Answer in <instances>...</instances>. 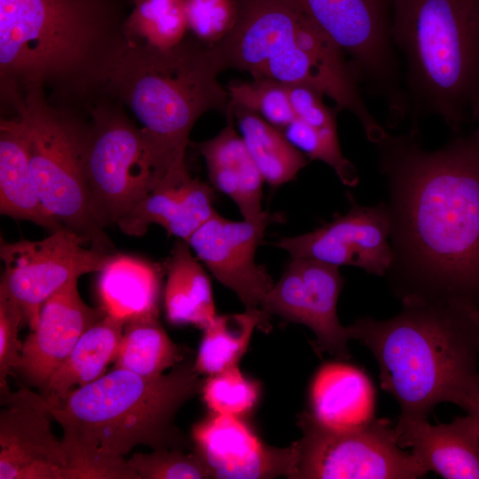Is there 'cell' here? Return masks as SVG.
Listing matches in <instances>:
<instances>
[{
  "mask_svg": "<svg viewBox=\"0 0 479 479\" xmlns=\"http://www.w3.org/2000/svg\"><path fill=\"white\" fill-rule=\"evenodd\" d=\"M386 179L392 262L385 276L403 303H456L479 311V141L439 149L388 132L376 144Z\"/></svg>",
  "mask_w": 479,
  "mask_h": 479,
  "instance_id": "obj_1",
  "label": "cell"
},
{
  "mask_svg": "<svg viewBox=\"0 0 479 479\" xmlns=\"http://www.w3.org/2000/svg\"><path fill=\"white\" fill-rule=\"evenodd\" d=\"M131 0H0L1 105L15 114L26 93L86 114L129 50Z\"/></svg>",
  "mask_w": 479,
  "mask_h": 479,
  "instance_id": "obj_2",
  "label": "cell"
},
{
  "mask_svg": "<svg viewBox=\"0 0 479 479\" xmlns=\"http://www.w3.org/2000/svg\"><path fill=\"white\" fill-rule=\"evenodd\" d=\"M189 355L167 374L143 376L113 368L49 405L63 430L71 479H138L126 456L137 446L192 450L175 423L205 380ZM48 404V403H47Z\"/></svg>",
  "mask_w": 479,
  "mask_h": 479,
  "instance_id": "obj_3",
  "label": "cell"
},
{
  "mask_svg": "<svg viewBox=\"0 0 479 479\" xmlns=\"http://www.w3.org/2000/svg\"><path fill=\"white\" fill-rule=\"evenodd\" d=\"M395 317L357 318L350 340L380 369L381 388L400 407L399 433L427 420L440 403L462 409L479 395V311L456 303L408 302Z\"/></svg>",
  "mask_w": 479,
  "mask_h": 479,
  "instance_id": "obj_4",
  "label": "cell"
},
{
  "mask_svg": "<svg viewBox=\"0 0 479 479\" xmlns=\"http://www.w3.org/2000/svg\"><path fill=\"white\" fill-rule=\"evenodd\" d=\"M231 31L211 45L222 70L310 86L353 114L373 145L388 130L373 117L345 54L294 0H236Z\"/></svg>",
  "mask_w": 479,
  "mask_h": 479,
  "instance_id": "obj_5",
  "label": "cell"
},
{
  "mask_svg": "<svg viewBox=\"0 0 479 479\" xmlns=\"http://www.w3.org/2000/svg\"><path fill=\"white\" fill-rule=\"evenodd\" d=\"M391 33L406 66L419 134L422 114L457 132L479 114V0H389Z\"/></svg>",
  "mask_w": 479,
  "mask_h": 479,
  "instance_id": "obj_6",
  "label": "cell"
},
{
  "mask_svg": "<svg viewBox=\"0 0 479 479\" xmlns=\"http://www.w3.org/2000/svg\"><path fill=\"white\" fill-rule=\"evenodd\" d=\"M211 46L194 36L160 49L131 43L104 94L120 101L165 156L185 166L190 133L206 112L227 114L230 96Z\"/></svg>",
  "mask_w": 479,
  "mask_h": 479,
  "instance_id": "obj_7",
  "label": "cell"
},
{
  "mask_svg": "<svg viewBox=\"0 0 479 479\" xmlns=\"http://www.w3.org/2000/svg\"><path fill=\"white\" fill-rule=\"evenodd\" d=\"M82 155L91 208L103 228L116 224L153 190L191 177L106 94L87 108Z\"/></svg>",
  "mask_w": 479,
  "mask_h": 479,
  "instance_id": "obj_8",
  "label": "cell"
},
{
  "mask_svg": "<svg viewBox=\"0 0 479 479\" xmlns=\"http://www.w3.org/2000/svg\"><path fill=\"white\" fill-rule=\"evenodd\" d=\"M15 115L25 127L32 177L45 210L90 247L115 253L90 205L82 155L87 114L53 105L43 89H32Z\"/></svg>",
  "mask_w": 479,
  "mask_h": 479,
  "instance_id": "obj_9",
  "label": "cell"
},
{
  "mask_svg": "<svg viewBox=\"0 0 479 479\" xmlns=\"http://www.w3.org/2000/svg\"><path fill=\"white\" fill-rule=\"evenodd\" d=\"M302 437L293 479H414L428 471L397 444L395 426L374 418L364 427L335 429L310 412L298 415Z\"/></svg>",
  "mask_w": 479,
  "mask_h": 479,
  "instance_id": "obj_10",
  "label": "cell"
},
{
  "mask_svg": "<svg viewBox=\"0 0 479 479\" xmlns=\"http://www.w3.org/2000/svg\"><path fill=\"white\" fill-rule=\"evenodd\" d=\"M327 36L351 58L357 73L387 107V122L409 114L391 33L389 0H294Z\"/></svg>",
  "mask_w": 479,
  "mask_h": 479,
  "instance_id": "obj_11",
  "label": "cell"
},
{
  "mask_svg": "<svg viewBox=\"0 0 479 479\" xmlns=\"http://www.w3.org/2000/svg\"><path fill=\"white\" fill-rule=\"evenodd\" d=\"M75 231L62 226L39 240H1L4 263L0 294L21 308L30 330L37 325L45 301L73 279L99 271L115 253L92 247Z\"/></svg>",
  "mask_w": 479,
  "mask_h": 479,
  "instance_id": "obj_12",
  "label": "cell"
},
{
  "mask_svg": "<svg viewBox=\"0 0 479 479\" xmlns=\"http://www.w3.org/2000/svg\"><path fill=\"white\" fill-rule=\"evenodd\" d=\"M344 285L339 267L310 258H291L260 308L286 321L303 325L316 336L318 355L350 358L348 326L338 318L337 302Z\"/></svg>",
  "mask_w": 479,
  "mask_h": 479,
  "instance_id": "obj_13",
  "label": "cell"
},
{
  "mask_svg": "<svg viewBox=\"0 0 479 479\" xmlns=\"http://www.w3.org/2000/svg\"><path fill=\"white\" fill-rule=\"evenodd\" d=\"M0 479H71L62 439L52 431L54 420L41 394L20 383L1 396Z\"/></svg>",
  "mask_w": 479,
  "mask_h": 479,
  "instance_id": "obj_14",
  "label": "cell"
},
{
  "mask_svg": "<svg viewBox=\"0 0 479 479\" xmlns=\"http://www.w3.org/2000/svg\"><path fill=\"white\" fill-rule=\"evenodd\" d=\"M390 218L386 203L360 206L352 201L344 215L304 234L281 238L276 245L291 258H310L335 266L349 265L385 276L392 262Z\"/></svg>",
  "mask_w": 479,
  "mask_h": 479,
  "instance_id": "obj_15",
  "label": "cell"
},
{
  "mask_svg": "<svg viewBox=\"0 0 479 479\" xmlns=\"http://www.w3.org/2000/svg\"><path fill=\"white\" fill-rule=\"evenodd\" d=\"M280 216L263 212L256 219L232 221L216 213L186 241L213 276L239 297L246 309L260 308L274 282L255 263L267 227Z\"/></svg>",
  "mask_w": 479,
  "mask_h": 479,
  "instance_id": "obj_16",
  "label": "cell"
},
{
  "mask_svg": "<svg viewBox=\"0 0 479 479\" xmlns=\"http://www.w3.org/2000/svg\"><path fill=\"white\" fill-rule=\"evenodd\" d=\"M192 450L210 478L270 479L295 473L296 441L285 448L262 442L240 417L213 413L192 427Z\"/></svg>",
  "mask_w": 479,
  "mask_h": 479,
  "instance_id": "obj_17",
  "label": "cell"
},
{
  "mask_svg": "<svg viewBox=\"0 0 479 479\" xmlns=\"http://www.w3.org/2000/svg\"><path fill=\"white\" fill-rule=\"evenodd\" d=\"M77 281L71 279L45 301L36 326L23 342L21 359L14 373L40 394L80 337L106 316L100 307L84 302Z\"/></svg>",
  "mask_w": 479,
  "mask_h": 479,
  "instance_id": "obj_18",
  "label": "cell"
},
{
  "mask_svg": "<svg viewBox=\"0 0 479 479\" xmlns=\"http://www.w3.org/2000/svg\"><path fill=\"white\" fill-rule=\"evenodd\" d=\"M213 187L198 178L158 187L146 194L116 223L130 236H141L154 224L187 241L216 212Z\"/></svg>",
  "mask_w": 479,
  "mask_h": 479,
  "instance_id": "obj_19",
  "label": "cell"
},
{
  "mask_svg": "<svg viewBox=\"0 0 479 479\" xmlns=\"http://www.w3.org/2000/svg\"><path fill=\"white\" fill-rule=\"evenodd\" d=\"M401 448H412L425 469L445 479H479V432L467 414L450 423L422 420L396 433Z\"/></svg>",
  "mask_w": 479,
  "mask_h": 479,
  "instance_id": "obj_20",
  "label": "cell"
},
{
  "mask_svg": "<svg viewBox=\"0 0 479 479\" xmlns=\"http://www.w3.org/2000/svg\"><path fill=\"white\" fill-rule=\"evenodd\" d=\"M310 413L335 429L365 426L375 418L376 392L365 372L343 360L319 367L310 389Z\"/></svg>",
  "mask_w": 479,
  "mask_h": 479,
  "instance_id": "obj_21",
  "label": "cell"
},
{
  "mask_svg": "<svg viewBox=\"0 0 479 479\" xmlns=\"http://www.w3.org/2000/svg\"><path fill=\"white\" fill-rule=\"evenodd\" d=\"M232 121L228 117V124L217 135L192 145L205 160L212 187L236 204L243 219L254 220L264 212V180Z\"/></svg>",
  "mask_w": 479,
  "mask_h": 479,
  "instance_id": "obj_22",
  "label": "cell"
},
{
  "mask_svg": "<svg viewBox=\"0 0 479 479\" xmlns=\"http://www.w3.org/2000/svg\"><path fill=\"white\" fill-rule=\"evenodd\" d=\"M0 212L53 232L63 225L43 208L29 163L27 138L18 116L0 121Z\"/></svg>",
  "mask_w": 479,
  "mask_h": 479,
  "instance_id": "obj_23",
  "label": "cell"
},
{
  "mask_svg": "<svg viewBox=\"0 0 479 479\" xmlns=\"http://www.w3.org/2000/svg\"><path fill=\"white\" fill-rule=\"evenodd\" d=\"M161 268L136 256L115 253L98 271L97 294L106 315L127 322L159 315Z\"/></svg>",
  "mask_w": 479,
  "mask_h": 479,
  "instance_id": "obj_24",
  "label": "cell"
},
{
  "mask_svg": "<svg viewBox=\"0 0 479 479\" xmlns=\"http://www.w3.org/2000/svg\"><path fill=\"white\" fill-rule=\"evenodd\" d=\"M125 323L106 315L80 337L41 393L48 404L61 402L72 390L105 374L115 358Z\"/></svg>",
  "mask_w": 479,
  "mask_h": 479,
  "instance_id": "obj_25",
  "label": "cell"
},
{
  "mask_svg": "<svg viewBox=\"0 0 479 479\" xmlns=\"http://www.w3.org/2000/svg\"><path fill=\"white\" fill-rule=\"evenodd\" d=\"M199 261L182 240L167 260L163 302L173 326L192 325L203 330L216 316L210 279Z\"/></svg>",
  "mask_w": 479,
  "mask_h": 479,
  "instance_id": "obj_26",
  "label": "cell"
},
{
  "mask_svg": "<svg viewBox=\"0 0 479 479\" xmlns=\"http://www.w3.org/2000/svg\"><path fill=\"white\" fill-rule=\"evenodd\" d=\"M226 116L237 122L254 162L271 186L290 182L307 165L308 157L257 113L230 102Z\"/></svg>",
  "mask_w": 479,
  "mask_h": 479,
  "instance_id": "obj_27",
  "label": "cell"
},
{
  "mask_svg": "<svg viewBox=\"0 0 479 479\" xmlns=\"http://www.w3.org/2000/svg\"><path fill=\"white\" fill-rule=\"evenodd\" d=\"M188 356L187 349L169 338L159 321V315H147L125 323L114 368L143 376H158Z\"/></svg>",
  "mask_w": 479,
  "mask_h": 479,
  "instance_id": "obj_28",
  "label": "cell"
},
{
  "mask_svg": "<svg viewBox=\"0 0 479 479\" xmlns=\"http://www.w3.org/2000/svg\"><path fill=\"white\" fill-rule=\"evenodd\" d=\"M271 315L261 308L242 313L216 315L203 329L194 361L196 371L211 376L238 365L255 328L267 330Z\"/></svg>",
  "mask_w": 479,
  "mask_h": 479,
  "instance_id": "obj_29",
  "label": "cell"
},
{
  "mask_svg": "<svg viewBox=\"0 0 479 479\" xmlns=\"http://www.w3.org/2000/svg\"><path fill=\"white\" fill-rule=\"evenodd\" d=\"M125 30L131 43L173 47L189 31L186 0H133Z\"/></svg>",
  "mask_w": 479,
  "mask_h": 479,
  "instance_id": "obj_30",
  "label": "cell"
},
{
  "mask_svg": "<svg viewBox=\"0 0 479 479\" xmlns=\"http://www.w3.org/2000/svg\"><path fill=\"white\" fill-rule=\"evenodd\" d=\"M281 131L308 158L331 167L343 185H357V169L342 153L337 128H318L296 118Z\"/></svg>",
  "mask_w": 479,
  "mask_h": 479,
  "instance_id": "obj_31",
  "label": "cell"
},
{
  "mask_svg": "<svg viewBox=\"0 0 479 479\" xmlns=\"http://www.w3.org/2000/svg\"><path fill=\"white\" fill-rule=\"evenodd\" d=\"M226 89L230 102L257 113L280 130L296 119L285 83L253 78L250 82L232 81Z\"/></svg>",
  "mask_w": 479,
  "mask_h": 479,
  "instance_id": "obj_32",
  "label": "cell"
},
{
  "mask_svg": "<svg viewBox=\"0 0 479 479\" xmlns=\"http://www.w3.org/2000/svg\"><path fill=\"white\" fill-rule=\"evenodd\" d=\"M201 393L213 413L240 417L255 405L259 386L246 378L235 365L207 377Z\"/></svg>",
  "mask_w": 479,
  "mask_h": 479,
  "instance_id": "obj_33",
  "label": "cell"
},
{
  "mask_svg": "<svg viewBox=\"0 0 479 479\" xmlns=\"http://www.w3.org/2000/svg\"><path fill=\"white\" fill-rule=\"evenodd\" d=\"M127 462L138 479L210 478L193 451L153 450L150 453H134Z\"/></svg>",
  "mask_w": 479,
  "mask_h": 479,
  "instance_id": "obj_34",
  "label": "cell"
},
{
  "mask_svg": "<svg viewBox=\"0 0 479 479\" xmlns=\"http://www.w3.org/2000/svg\"><path fill=\"white\" fill-rule=\"evenodd\" d=\"M189 31L207 45L220 42L237 18L236 0H186Z\"/></svg>",
  "mask_w": 479,
  "mask_h": 479,
  "instance_id": "obj_35",
  "label": "cell"
},
{
  "mask_svg": "<svg viewBox=\"0 0 479 479\" xmlns=\"http://www.w3.org/2000/svg\"><path fill=\"white\" fill-rule=\"evenodd\" d=\"M25 325L20 306L11 297L0 294V392L11 390L7 378L13 373L21 359L23 343L20 328Z\"/></svg>",
  "mask_w": 479,
  "mask_h": 479,
  "instance_id": "obj_36",
  "label": "cell"
},
{
  "mask_svg": "<svg viewBox=\"0 0 479 479\" xmlns=\"http://www.w3.org/2000/svg\"><path fill=\"white\" fill-rule=\"evenodd\" d=\"M286 86L296 118L318 128H337L336 114L324 103L321 92L303 84Z\"/></svg>",
  "mask_w": 479,
  "mask_h": 479,
  "instance_id": "obj_37",
  "label": "cell"
},
{
  "mask_svg": "<svg viewBox=\"0 0 479 479\" xmlns=\"http://www.w3.org/2000/svg\"><path fill=\"white\" fill-rule=\"evenodd\" d=\"M465 411L475 418L479 432V395L468 404Z\"/></svg>",
  "mask_w": 479,
  "mask_h": 479,
  "instance_id": "obj_38",
  "label": "cell"
},
{
  "mask_svg": "<svg viewBox=\"0 0 479 479\" xmlns=\"http://www.w3.org/2000/svg\"><path fill=\"white\" fill-rule=\"evenodd\" d=\"M479 122V114H478V117H477V120ZM474 134L475 135L476 138L478 139L479 141V126L477 128V130L474 132Z\"/></svg>",
  "mask_w": 479,
  "mask_h": 479,
  "instance_id": "obj_39",
  "label": "cell"
},
{
  "mask_svg": "<svg viewBox=\"0 0 479 479\" xmlns=\"http://www.w3.org/2000/svg\"><path fill=\"white\" fill-rule=\"evenodd\" d=\"M131 1H133V0H131Z\"/></svg>",
  "mask_w": 479,
  "mask_h": 479,
  "instance_id": "obj_40",
  "label": "cell"
}]
</instances>
